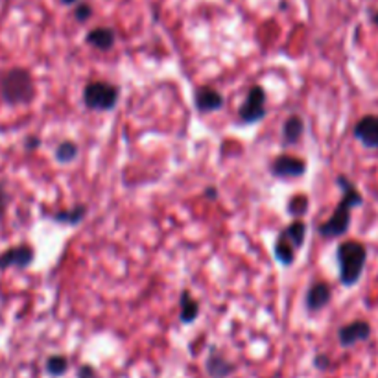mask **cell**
Listing matches in <instances>:
<instances>
[{
  "label": "cell",
  "mask_w": 378,
  "mask_h": 378,
  "mask_svg": "<svg viewBox=\"0 0 378 378\" xmlns=\"http://www.w3.org/2000/svg\"><path fill=\"white\" fill-rule=\"evenodd\" d=\"M8 203H10V196H8L4 185L0 183V220H2L4 216H6Z\"/></svg>",
  "instance_id": "cell-23"
},
{
  "label": "cell",
  "mask_w": 378,
  "mask_h": 378,
  "mask_svg": "<svg viewBox=\"0 0 378 378\" xmlns=\"http://www.w3.org/2000/svg\"><path fill=\"white\" fill-rule=\"evenodd\" d=\"M78 144L74 141H63L59 146L56 148V161L57 163H72L74 159L78 157Z\"/></svg>",
  "instance_id": "cell-19"
},
{
  "label": "cell",
  "mask_w": 378,
  "mask_h": 378,
  "mask_svg": "<svg viewBox=\"0 0 378 378\" xmlns=\"http://www.w3.org/2000/svg\"><path fill=\"white\" fill-rule=\"evenodd\" d=\"M355 139L366 148H378V115H366L355 126Z\"/></svg>",
  "instance_id": "cell-9"
},
{
  "label": "cell",
  "mask_w": 378,
  "mask_h": 378,
  "mask_svg": "<svg viewBox=\"0 0 378 378\" xmlns=\"http://www.w3.org/2000/svg\"><path fill=\"white\" fill-rule=\"evenodd\" d=\"M303 131H305V122L297 115H290L284 126H282V139L286 144H295L299 142V139L303 137Z\"/></svg>",
  "instance_id": "cell-15"
},
{
  "label": "cell",
  "mask_w": 378,
  "mask_h": 378,
  "mask_svg": "<svg viewBox=\"0 0 378 378\" xmlns=\"http://www.w3.org/2000/svg\"><path fill=\"white\" fill-rule=\"evenodd\" d=\"M63 2H65V4H74L76 0H63Z\"/></svg>",
  "instance_id": "cell-29"
},
{
  "label": "cell",
  "mask_w": 378,
  "mask_h": 378,
  "mask_svg": "<svg viewBox=\"0 0 378 378\" xmlns=\"http://www.w3.org/2000/svg\"><path fill=\"white\" fill-rule=\"evenodd\" d=\"M330 297H332V290L327 282H314L306 292V308H308V312H319L330 303Z\"/></svg>",
  "instance_id": "cell-10"
},
{
  "label": "cell",
  "mask_w": 378,
  "mask_h": 378,
  "mask_svg": "<svg viewBox=\"0 0 378 378\" xmlns=\"http://www.w3.org/2000/svg\"><path fill=\"white\" fill-rule=\"evenodd\" d=\"M120 87L111 81H90L83 89V103L90 111H111L117 108Z\"/></svg>",
  "instance_id": "cell-4"
},
{
  "label": "cell",
  "mask_w": 378,
  "mask_h": 378,
  "mask_svg": "<svg viewBox=\"0 0 378 378\" xmlns=\"http://www.w3.org/2000/svg\"><path fill=\"white\" fill-rule=\"evenodd\" d=\"M24 146H26V150H37V148L41 146V139L39 137H28L26 139V142H24Z\"/></svg>",
  "instance_id": "cell-25"
},
{
  "label": "cell",
  "mask_w": 378,
  "mask_h": 378,
  "mask_svg": "<svg viewBox=\"0 0 378 378\" xmlns=\"http://www.w3.org/2000/svg\"><path fill=\"white\" fill-rule=\"evenodd\" d=\"M271 175L279 179H292V177H303L306 172V163L295 155H279L273 159L270 166Z\"/></svg>",
  "instance_id": "cell-7"
},
{
  "label": "cell",
  "mask_w": 378,
  "mask_h": 378,
  "mask_svg": "<svg viewBox=\"0 0 378 378\" xmlns=\"http://www.w3.org/2000/svg\"><path fill=\"white\" fill-rule=\"evenodd\" d=\"M205 196H207V198H210V199H215L216 196H218V192L215 190V186H209V188L205 190Z\"/></svg>",
  "instance_id": "cell-27"
},
{
  "label": "cell",
  "mask_w": 378,
  "mask_h": 378,
  "mask_svg": "<svg viewBox=\"0 0 378 378\" xmlns=\"http://www.w3.org/2000/svg\"><path fill=\"white\" fill-rule=\"evenodd\" d=\"M46 371L50 372L52 377H63L68 371V360L61 355L50 356L46 360Z\"/></svg>",
  "instance_id": "cell-20"
},
{
  "label": "cell",
  "mask_w": 378,
  "mask_h": 378,
  "mask_svg": "<svg viewBox=\"0 0 378 378\" xmlns=\"http://www.w3.org/2000/svg\"><path fill=\"white\" fill-rule=\"evenodd\" d=\"M336 183L341 188V199H339L338 207L334 209V212L330 215L327 221H323L321 226L317 227V232L321 235L323 238H338L341 235L349 231L350 226V210L355 207H360L364 198L361 194L358 192V188L355 186V183L350 179H347L345 175H338Z\"/></svg>",
  "instance_id": "cell-1"
},
{
  "label": "cell",
  "mask_w": 378,
  "mask_h": 378,
  "mask_svg": "<svg viewBox=\"0 0 378 378\" xmlns=\"http://www.w3.org/2000/svg\"><path fill=\"white\" fill-rule=\"evenodd\" d=\"M179 306H181L179 317H181V321L185 323V325L194 323L196 319H198L199 303L194 299V295L190 294L188 290H183V294H181V299H179Z\"/></svg>",
  "instance_id": "cell-13"
},
{
  "label": "cell",
  "mask_w": 378,
  "mask_h": 378,
  "mask_svg": "<svg viewBox=\"0 0 378 378\" xmlns=\"http://www.w3.org/2000/svg\"><path fill=\"white\" fill-rule=\"evenodd\" d=\"M339 268V281L344 286H355L360 281L364 268H366L367 249L361 242L356 240H347L338 246L336 251Z\"/></svg>",
  "instance_id": "cell-3"
},
{
  "label": "cell",
  "mask_w": 378,
  "mask_h": 378,
  "mask_svg": "<svg viewBox=\"0 0 378 378\" xmlns=\"http://www.w3.org/2000/svg\"><path fill=\"white\" fill-rule=\"evenodd\" d=\"M194 103H196V109H198L199 113L207 115L223 108V97H221V92H218L216 89L201 87V89H198V92H196V97H194Z\"/></svg>",
  "instance_id": "cell-11"
},
{
  "label": "cell",
  "mask_w": 378,
  "mask_h": 378,
  "mask_svg": "<svg viewBox=\"0 0 378 378\" xmlns=\"http://www.w3.org/2000/svg\"><path fill=\"white\" fill-rule=\"evenodd\" d=\"M372 23L378 26V13H375V15H372Z\"/></svg>",
  "instance_id": "cell-28"
},
{
  "label": "cell",
  "mask_w": 378,
  "mask_h": 378,
  "mask_svg": "<svg viewBox=\"0 0 378 378\" xmlns=\"http://www.w3.org/2000/svg\"><path fill=\"white\" fill-rule=\"evenodd\" d=\"M85 43L100 52H108L115 46V32L111 28L90 30L85 37Z\"/></svg>",
  "instance_id": "cell-12"
},
{
  "label": "cell",
  "mask_w": 378,
  "mask_h": 378,
  "mask_svg": "<svg viewBox=\"0 0 378 378\" xmlns=\"http://www.w3.org/2000/svg\"><path fill=\"white\" fill-rule=\"evenodd\" d=\"M85 216H87V207L85 205H76L72 209L54 212L52 220L57 221V223H65V226H78V223L85 220Z\"/></svg>",
  "instance_id": "cell-16"
},
{
  "label": "cell",
  "mask_w": 378,
  "mask_h": 378,
  "mask_svg": "<svg viewBox=\"0 0 378 378\" xmlns=\"http://www.w3.org/2000/svg\"><path fill=\"white\" fill-rule=\"evenodd\" d=\"M281 235L286 238V240H288V242L297 249V251H299V249L303 248V243H305V238H306L305 221L294 220L290 226H286L284 229H282Z\"/></svg>",
  "instance_id": "cell-17"
},
{
  "label": "cell",
  "mask_w": 378,
  "mask_h": 378,
  "mask_svg": "<svg viewBox=\"0 0 378 378\" xmlns=\"http://www.w3.org/2000/svg\"><path fill=\"white\" fill-rule=\"evenodd\" d=\"M0 97L8 106H26L35 98V81L28 68L13 67L0 74Z\"/></svg>",
  "instance_id": "cell-2"
},
{
  "label": "cell",
  "mask_w": 378,
  "mask_h": 378,
  "mask_svg": "<svg viewBox=\"0 0 378 378\" xmlns=\"http://www.w3.org/2000/svg\"><path fill=\"white\" fill-rule=\"evenodd\" d=\"M35 259V251L30 243H19L12 248L4 249L0 253V271L17 268V270H26L32 266Z\"/></svg>",
  "instance_id": "cell-6"
},
{
  "label": "cell",
  "mask_w": 378,
  "mask_h": 378,
  "mask_svg": "<svg viewBox=\"0 0 378 378\" xmlns=\"http://www.w3.org/2000/svg\"><path fill=\"white\" fill-rule=\"evenodd\" d=\"M314 364H316V367H319V369H327L328 367V358L323 355H317L316 360H314Z\"/></svg>",
  "instance_id": "cell-26"
},
{
  "label": "cell",
  "mask_w": 378,
  "mask_h": 378,
  "mask_svg": "<svg viewBox=\"0 0 378 378\" xmlns=\"http://www.w3.org/2000/svg\"><path fill=\"white\" fill-rule=\"evenodd\" d=\"M78 378H97V371H94V369H92L90 366L79 367Z\"/></svg>",
  "instance_id": "cell-24"
},
{
  "label": "cell",
  "mask_w": 378,
  "mask_h": 378,
  "mask_svg": "<svg viewBox=\"0 0 378 378\" xmlns=\"http://www.w3.org/2000/svg\"><path fill=\"white\" fill-rule=\"evenodd\" d=\"M90 15H92V8L89 4H81V6L76 8V12H74V17L79 23H85V21H89Z\"/></svg>",
  "instance_id": "cell-22"
},
{
  "label": "cell",
  "mask_w": 378,
  "mask_h": 378,
  "mask_svg": "<svg viewBox=\"0 0 378 378\" xmlns=\"http://www.w3.org/2000/svg\"><path fill=\"white\" fill-rule=\"evenodd\" d=\"M306 210H308V198L306 196H294V198L290 199L288 203V212L294 218H301L303 215H306Z\"/></svg>",
  "instance_id": "cell-21"
},
{
  "label": "cell",
  "mask_w": 378,
  "mask_h": 378,
  "mask_svg": "<svg viewBox=\"0 0 378 378\" xmlns=\"http://www.w3.org/2000/svg\"><path fill=\"white\" fill-rule=\"evenodd\" d=\"M238 117L243 124H257L266 117V90L259 85L251 87L248 97L238 109Z\"/></svg>",
  "instance_id": "cell-5"
},
{
  "label": "cell",
  "mask_w": 378,
  "mask_h": 378,
  "mask_svg": "<svg viewBox=\"0 0 378 378\" xmlns=\"http://www.w3.org/2000/svg\"><path fill=\"white\" fill-rule=\"evenodd\" d=\"M273 253H275V259L281 262L282 266H292L295 262V255H297V249L292 246V243L286 240V238L279 235V238L275 240V248H273Z\"/></svg>",
  "instance_id": "cell-18"
},
{
  "label": "cell",
  "mask_w": 378,
  "mask_h": 378,
  "mask_svg": "<svg viewBox=\"0 0 378 378\" xmlns=\"http://www.w3.org/2000/svg\"><path fill=\"white\" fill-rule=\"evenodd\" d=\"M232 364L229 360H226L223 356L220 355V352H216L215 349H212V352H210V356L207 358V371H209V375L212 378H226L229 377L232 372Z\"/></svg>",
  "instance_id": "cell-14"
},
{
  "label": "cell",
  "mask_w": 378,
  "mask_h": 378,
  "mask_svg": "<svg viewBox=\"0 0 378 378\" xmlns=\"http://www.w3.org/2000/svg\"><path fill=\"white\" fill-rule=\"evenodd\" d=\"M371 336V325L361 319H356L352 323H347L338 330V339L341 347H352V345L366 341Z\"/></svg>",
  "instance_id": "cell-8"
}]
</instances>
